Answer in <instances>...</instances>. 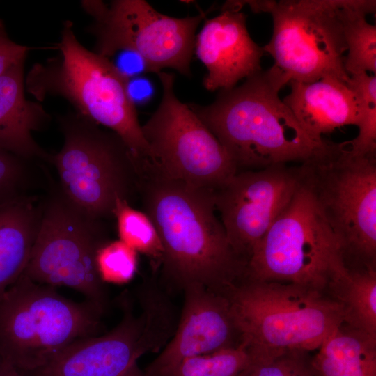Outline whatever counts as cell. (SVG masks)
I'll list each match as a JSON object with an SVG mask.
<instances>
[{
	"instance_id": "6da1fadb",
	"label": "cell",
	"mask_w": 376,
	"mask_h": 376,
	"mask_svg": "<svg viewBox=\"0 0 376 376\" xmlns=\"http://www.w3.org/2000/svg\"><path fill=\"white\" fill-rule=\"evenodd\" d=\"M136 169L138 201L163 247L164 279L183 290L198 285L221 293L243 279L247 263L216 214L214 191L173 178L149 159H137Z\"/></svg>"
},
{
	"instance_id": "7a4b0ae2",
	"label": "cell",
	"mask_w": 376,
	"mask_h": 376,
	"mask_svg": "<svg viewBox=\"0 0 376 376\" xmlns=\"http://www.w3.org/2000/svg\"><path fill=\"white\" fill-rule=\"evenodd\" d=\"M290 82L276 66L221 90L208 105L189 107L224 147L237 171L304 162L326 144L310 137L279 97Z\"/></svg>"
},
{
	"instance_id": "3957f363",
	"label": "cell",
	"mask_w": 376,
	"mask_h": 376,
	"mask_svg": "<svg viewBox=\"0 0 376 376\" xmlns=\"http://www.w3.org/2000/svg\"><path fill=\"white\" fill-rule=\"evenodd\" d=\"M58 49V57L30 70L25 79L28 91L39 100L63 97L77 113L118 134L136 158L152 160L128 93L129 79L108 58L83 46L70 21L63 24Z\"/></svg>"
},
{
	"instance_id": "277c9868",
	"label": "cell",
	"mask_w": 376,
	"mask_h": 376,
	"mask_svg": "<svg viewBox=\"0 0 376 376\" xmlns=\"http://www.w3.org/2000/svg\"><path fill=\"white\" fill-rule=\"evenodd\" d=\"M103 314L22 274L0 299V356L21 373L33 371L74 341L101 334Z\"/></svg>"
},
{
	"instance_id": "5b68a950",
	"label": "cell",
	"mask_w": 376,
	"mask_h": 376,
	"mask_svg": "<svg viewBox=\"0 0 376 376\" xmlns=\"http://www.w3.org/2000/svg\"><path fill=\"white\" fill-rule=\"evenodd\" d=\"M376 155H354L327 141L301 174L349 267H376Z\"/></svg>"
},
{
	"instance_id": "8992f818",
	"label": "cell",
	"mask_w": 376,
	"mask_h": 376,
	"mask_svg": "<svg viewBox=\"0 0 376 376\" xmlns=\"http://www.w3.org/2000/svg\"><path fill=\"white\" fill-rule=\"evenodd\" d=\"M224 294L249 347L318 350L344 322L343 308L324 291L244 278Z\"/></svg>"
},
{
	"instance_id": "52a82bcc",
	"label": "cell",
	"mask_w": 376,
	"mask_h": 376,
	"mask_svg": "<svg viewBox=\"0 0 376 376\" xmlns=\"http://www.w3.org/2000/svg\"><path fill=\"white\" fill-rule=\"evenodd\" d=\"M63 138L52 156L58 185L75 205L103 221L114 218L116 201L138 200L136 157L123 139L75 111L58 118Z\"/></svg>"
},
{
	"instance_id": "ba28073f",
	"label": "cell",
	"mask_w": 376,
	"mask_h": 376,
	"mask_svg": "<svg viewBox=\"0 0 376 376\" xmlns=\"http://www.w3.org/2000/svg\"><path fill=\"white\" fill-rule=\"evenodd\" d=\"M119 297L123 316L111 331L78 339L45 366L24 376H146L139 366L146 353L164 347L177 324L169 299L156 284L136 293L140 312L127 292ZM21 373V372H20Z\"/></svg>"
},
{
	"instance_id": "9c48e42d",
	"label": "cell",
	"mask_w": 376,
	"mask_h": 376,
	"mask_svg": "<svg viewBox=\"0 0 376 376\" xmlns=\"http://www.w3.org/2000/svg\"><path fill=\"white\" fill-rule=\"evenodd\" d=\"M109 241L106 221L75 205L52 180L42 198L38 233L23 274L40 284L70 288L104 313L109 295L97 269L96 256Z\"/></svg>"
},
{
	"instance_id": "30bf717a",
	"label": "cell",
	"mask_w": 376,
	"mask_h": 376,
	"mask_svg": "<svg viewBox=\"0 0 376 376\" xmlns=\"http://www.w3.org/2000/svg\"><path fill=\"white\" fill-rule=\"evenodd\" d=\"M240 10L272 17L273 32L263 47L290 79L304 83L334 77L347 81L343 53L347 49L341 9L344 0L230 1Z\"/></svg>"
},
{
	"instance_id": "8fae6325",
	"label": "cell",
	"mask_w": 376,
	"mask_h": 376,
	"mask_svg": "<svg viewBox=\"0 0 376 376\" xmlns=\"http://www.w3.org/2000/svg\"><path fill=\"white\" fill-rule=\"evenodd\" d=\"M300 176L290 201L255 249L245 278L324 291L338 247L301 172Z\"/></svg>"
},
{
	"instance_id": "7c38bea8",
	"label": "cell",
	"mask_w": 376,
	"mask_h": 376,
	"mask_svg": "<svg viewBox=\"0 0 376 376\" xmlns=\"http://www.w3.org/2000/svg\"><path fill=\"white\" fill-rule=\"evenodd\" d=\"M87 13L95 22L89 31L96 38L95 53L109 58L130 51L143 61L147 72L158 75L171 68L191 75L195 33L205 13L176 18L159 13L143 0L93 3Z\"/></svg>"
},
{
	"instance_id": "4fadbf2b",
	"label": "cell",
	"mask_w": 376,
	"mask_h": 376,
	"mask_svg": "<svg viewBox=\"0 0 376 376\" xmlns=\"http://www.w3.org/2000/svg\"><path fill=\"white\" fill-rule=\"evenodd\" d=\"M162 97L155 113L141 125L153 161L170 177L191 185L216 190L237 172L214 134L174 93L175 76L158 75Z\"/></svg>"
},
{
	"instance_id": "5bb4252c",
	"label": "cell",
	"mask_w": 376,
	"mask_h": 376,
	"mask_svg": "<svg viewBox=\"0 0 376 376\" xmlns=\"http://www.w3.org/2000/svg\"><path fill=\"white\" fill-rule=\"evenodd\" d=\"M299 166L285 164L240 171L214 191L216 211L236 254L247 263L300 181Z\"/></svg>"
},
{
	"instance_id": "9a60e30c",
	"label": "cell",
	"mask_w": 376,
	"mask_h": 376,
	"mask_svg": "<svg viewBox=\"0 0 376 376\" xmlns=\"http://www.w3.org/2000/svg\"><path fill=\"white\" fill-rule=\"evenodd\" d=\"M180 318L160 354L144 370L146 376L192 356L212 353L243 344L229 299L224 293L194 285L185 288Z\"/></svg>"
},
{
	"instance_id": "2e32d148",
	"label": "cell",
	"mask_w": 376,
	"mask_h": 376,
	"mask_svg": "<svg viewBox=\"0 0 376 376\" xmlns=\"http://www.w3.org/2000/svg\"><path fill=\"white\" fill-rule=\"evenodd\" d=\"M246 20L240 10L221 9L205 21L196 36L194 49L207 70L203 81L207 90L230 89L262 70L265 52L249 36Z\"/></svg>"
},
{
	"instance_id": "e0dca14e",
	"label": "cell",
	"mask_w": 376,
	"mask_h": 376,
	"mask_svg": "<svg viewBox=\"0 0 376 376\" xmlns=\"http://www.w3.org/2000/svg\"><path fill=\"white\" fill-rule=\"evenodd\" d=\"M347 82L334 77L311 83L291 80L290 93L282 100L307 134L322 141L337 128L358 126L363 116V105Z\"/></svg>"
},
{
	"instance_id": "ac0fdd59",
	"label": "cell",
	"mask_w": 376,
	"mask_h": 376,
	"mask_svg": "<svg viewBox=\"0 0 376 376\" xmlns=\"http://www.w3.org/2000/svg\"><path fill=\"white\" fill-rule=\"evenodd\" d=\"M24 61L0 76V148L28 161L51 164L52 154L33 136L47 126L50 116L41 104L25 97Z\"/></svg>"
},
{
	"instance_id": "d6986e66",
	"label": "cell",
	"mask_w": 376,
	"mask_h": 376,
	"mask_svg": "<svg viewBox=\"0 0 376 376\" xmlns=\"http://www.w3.org/2000/svg\"><path fill=\"white\" fill-rule=\"evenodd\" d=\"M42 213V198L35 194L0 203V299L28 265Z\"/></svg>"
},
{
	"instance_id": "ffe728a7",
	"label": "cell",
	"mask_w": 376,
	"mask_h": 376,
	"mask_svg": "<svg viewBox=\"0 0 376 376\" xmlns=\"http://www.w3.org/2000/svg\"><path fill=\"white\" fill-rule=\"evenodd\" d=\"M324 292L343 309L344 322L376 337V267L347 266L332 258Z\"/></svg>"
},
{
	"instance_id": "44dd1931",
	"label": "cell",
	"mask_w": 376,
	"mask_h": 376,
	"mask_svg": "<svg viewBox=\"0 0 376 376\" xmlns=\"http://www.w3.org/2000/svg\"><path fill=\"white\" fill-rule=\"evenodd\" d=\"M318 350L317 376H376V337L344 322Z\"/></svg>"
},
{
	"instance_id": "7402d4cb",
	"label": "cell",
	"mask_w": 376,
	"mask_h": 376,
	"mask_svg": "<svg viewBox=\"0 0 376 376\" xmlns=\"http://www.w3.org/2000/svg\"><path fill=\"white\" fill-rule=\"evenodd\" d=\"M375 6L373 0H344L341 16L348 52L344 68L349 75L376 73V26L366 19Z\"/></svg>"
},
{
	"instance_id": "603a6c76",
	"label": "cell",
	"mask_w": 376,
	"mask_h": 376,
	"mask_svg": "<svg viewBox=\"0 0 376 376\" xmlns=\"http://www.w3.org/2000/svg\"><path fill=\"white\" fill-rule=\"evenodd\" d=\"M114 219L120 240L149 258L154 269L159 268L163 247L157 231L147 214L119 199L116 201Z\"/></svg>"
},
{
	"instance_id": "cb8c5ba5",
	"label": "cell",
	"mask_w": 376,
	"mask_h": 376,
	"mask_svg": "<svg viewBox=\"0 0 376 376\" xmlns=\"http://www.w3.org/2000/svg\"><path fill=\"white\" fill-rule=\"evenodd\" d=\"M246 347L249 360L237 376H317L310 352Z\"/></svg>"
},
{
	"instance_id": "d4e9b609",
	"label": "cell",
	"mask_w": 376,
	"mask_h": 376,
	"mask_svg": "<svg viewBox=\"0 0 376 376\" xmlns=\"http://www.w3.org/2000/svg\"><path fill=\"white\" fill-rule=\"evenodd\" d=\"M245 344L212 353L189 357L155 376H237L247 365Z\"/></svg>"
},
{
	"instance_id": "484cf974",
	"label": "cell",
	"mask_w": 376,
	"mask_h": 376,
	"mask_svg": "<svg viewBox=\"0 0 376 376\" xmlns=\"http://www.w3.org/2000/svg\"><path fill=\"white\" fill-rule=\"evenodd\" d=\"M349 86L363 105V116L359 133L353 139L345 141L347 150L354 155H376V77L361 72L350 77Z\"/></svg>"
},
{
	"instance_id": "4316f807",
	"label": "cell",
	"mask_w": 376,
	"mask_h": 376,
	"mask_svg": "<svg viewBox=\"0 0 376 376\" xmlns=\"http://www.w3.org/2000/svg\"><path fill=\"white\" fill-rule=\"evenodd\" d=\"M96 267L104 283H126L136 272V251L120 240L109 241L97 251Z\"/></svg>"
},
{
	"instance_id": "83f0119b",
	"label": "cell",
	"mask_w": 376,
	"mask_h": 376,
	"mask_svg": "<svg viewBox=\"0 0 376 376\" xmlns=\"http://www.w3.org/2000/svg\"><path fill=\"white\" fill-rule=\"evenodd\" d=\"M35 165L0 148V203L32 194Z\"/></svg>"
},
{
	"instance_id": "f1b7e54d",
	"label": "cell",
	"mask_w": 376,
	"mask_h": 376,
	"mask_svg": "<svg viewBox=\"0 0 376 376\" xmlns=\"http://www.w3.org/2000/svg\"><path fill=\"white\" fill-rule=\"evenodd\" d=\"M30 48L13 42L0 19V76L14 64L24 61Z\"/></svg>"
},
{
	"instance_id": "f546056e",
	"label": "cell",
	"mask_w": 376,
	"mask_h": 376,
	"mask_svg": "<svg viewBox=\"0 0 376 376\" xmlns=\"http://www.w3.org/2000/svg\"><path fill=\"white\" fill-rule=\"evenodd\" d=\"M119 56L118 70L127 79L141 72H147L146 65L142 58L135 53L124 51Z\"/></svg>"
},
{
	"instance_id": "4dcf8cb0",
	"label": "cell",
	"mask_w": 376,
	"mask_h": 376,
	"mask_svg": "<svg viewBox=\"0 0 376 376\" xmlns=\"http://www.w3.org/2000/svg\"><path fill=\"white\" fill-rule=\"evenodd\" d=\"M127 91L134 103L135 101L141 102L149 99L152 93V88L150 83L145 79H136L132 81L128 79Z\"/></svg>"
},
{
	"instance_id": "1f68e13d",
	"label": "cell",
	"mask_w": 376,
	"mask_h": 376,
	"mask_svg": "<svg viewBox=\"0 0 376 376\" xmlns=\"http://www.w3.org/2000/svg\"><path fill=\"white\" fill-rule=\"evenodd\" d=\"M0 376H24L0 356Z\"/></svg>"
}]
</instances>
